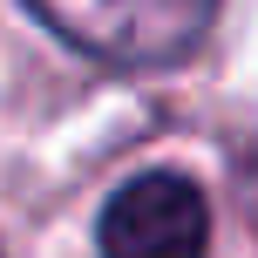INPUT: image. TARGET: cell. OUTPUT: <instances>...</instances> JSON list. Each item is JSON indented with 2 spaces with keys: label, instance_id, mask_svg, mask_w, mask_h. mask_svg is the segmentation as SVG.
Here are the masks:
<instances>
[{
  "label": "cell",
  "instance_id": "obj_3",
  "mask_svg": "<svg viewBox=\"0 0 258 258\" xmlns=\"http://www.w3.org/2000/svg\"><path fill=\"white\" fill-rule=\"evenodd\" d=\"M231 183H238V211L258 231V143H238L231 150Z\"/></svg>",
  "mask_w": 258,
  "mask_h": 258
},
{
  "label": "cell",
  "instance_id": "obj_1",
  "mask_svg": "<svg viewBox=\"0 0 258 258\" xmlns=\"http://www.w3.org/2000/svg\"><path fill=\"white\" fill-rule=\"evenodd\" d=\"M27 14L109 68H170L204 48L218 0H27Z\"/></svg>",
  "mask_w": 258,
  "mask_h": 258
},
{
  "label": "cell",
  "instance_id": "obj_2",
  "mask_svg": "<svg viewBox=\"0 0 258 258\" xmlns=\"http://www.w3.org/2000/svg\"><path fill=\"white\" fill-rule=\"evenodd\" d=\"M102 258H204L211 251V204L183 170H136L95 224Z\"/></svg>",
  "mask_w": 258,
  "mask_h": 258
},
{
  "label": "cell",
  "instance_id": "obj_4",
  "mask_svg": "<svg viewBox=\"0 0 258 258\" xmlns=\"http://www.w3.org/2000/svg\"><path fill=\"white\" fill-rule=\"evenodd\" d=\"M0 258H7V251H0Z\"/></svg>",
  "mask_w": 258,
  "mask_h": 258
}]
</instances>
